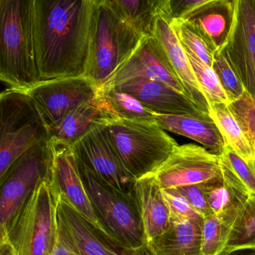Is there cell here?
<instances>
[{
  "instance_id": "6da1fadb",
  "label": "cell",
  "mask_w": 255,
  "mask_h": 255,
  "mask_svg": "<svg viewBox=\"0 0 255 255\" xmlns=\"http://www.w3.org/2000/svg\"><path fill=\"white\" fill-rule=\"evenodd\" d=\"M95 0H34L33 32L41 81L86 76Z\"/></svg>"
},
{
  "instance_id": "7a4b0ae2",
  "label": "cell",
  "mask_w": 255,
  "mask_h": 255,
  "mask_svg": "<svg viewBox=\"0 0 255 255\" xmlns=\"http://www.w3.org/2000/svg\"><path fill=\"white\" fill-rule=\"evenodd\" d=\"M34 0H0V79L26 91L41 82L33 32Z\"/></svg>"
},
{
  "instance_id": "3957f363",
  "label": "cell",
  "mask_w": 255,
  "mask_h": 255,
  "mask_svg": "<svg viewBox=\"0 0 255 255\" xmlns=\"http://www.w3.org/2000/svg\"><path fill=\"white\" fill-rule=\"evenodd\" d=\"M142 39L116 12L110 0H95L86 77L100 91L105 89Z\"/></svg>"
},
{
  "instance_id": "277c9868",
  "label": "cell",
  "mask_w": 255,
  "mask_h": 255,
  "mask_svg": "<svg viewBox=\"0 0 255 255\" xmlns=\"http://www.w3.org/2000/svg\"><path fill=\"white\" fill-rule=\"evenodd\" d=\"M102 129L135 180L153 174L179 145L156 122L139 123L114 119L103 125Z\"/></svg>"
},
{
  "instance_id": "5b68a950",
  "label": "cell",
  "mask_w": 255,
  "mask_h": 255,
  "mask_svg": "<svg viewBox=\"0 0 255 255\" xmlns=\"http://www.w3.org/2000/svg\"><path fill=\"white\" fill-rule=\"evenodd\" d=\"M0 179L25 152L46 140L50 130L26 91L8 89L0 95Z\"/></svg>"
},
{
  "instance_id": "8992f818",
  "label": "cell",
  "mask_w": 255,
  "mask_h": 255,
  "mask_svg": "<svg viewBox=\"0 0 255 255\" xmlns=\"http://www.w3.org/2000/svg\"><path fill=\"white\" fill-rule=\"evenodd\" d=\"M57 230L58 197L47 177L34 189L4 242L11 244L16 255H53Z\"/></svg>"
},
{
  "instance_id": "52a82bcc",
  "label": "cell",
  "mask_w": 255,
  "mask_h": 255,
  "mask_svg": "<svg viewBox=\"0 0 255 255\" xmlns=\"http://www.w3.org/2000/svg\"><path fill=\"white\" fill-rule=\"evenodd\" d=\"M78 162L86 190L111 241L122 249H137L146 245L134 194L126 195L109 187L79 159Z\"/></svg>"
},
{
  "instance_id": "ba28073f",
  "label": "cell",
  "mask_w": 255,
  "mask_h": 255,
  "mask_svg": "<svg viewBox=\"0 0 255 255\" xmlns=\"http://www.w3.org/2000/svg\"><path fill=\"white\" fill-rule=\"evenodd\" d=\"M52 147L50 139L34 146L20 156L0 179V243L38 183L50 177Z\"/></svg>"
},
{
  "instance_id": "9c48e42d",
  "label": "cell",
  "mask_w": 255,
  "mask_h": 255,
  "mask_svg": "<svg viewBox=\"0 0 255 255\" xmlns=\"http://www.w3.org/2000/svg\"><path fill=\"white\" fill-rule=\"evenodd\" d=\"M50 141L52 147L50 182L56 195L86 219L103 237L112 242L86 190L80 174L78 159L72 146L50 139Z\"/></svg>"
},
{
  "instance_id": "30bf717a",
  "label": "cell",
  "mask_w": 255,
  "mask_h": 255,
  "mask_svg": "<svg viewBox=\"0 0 255 255\" xmlns=\"http://www.w3.org/2000/svg\"><path fill=\"white\" fill-rule=\"evenodd\" d=\"M27 92L50 131L71 112L101 94L86 76L41 81Z\"/></svg>"
},
{
  "instance_id": "8fae6325",
  "label": "cell",
  "mask_w": 255,
  "mask_h": 255,
  "mask_svg": "<svg viewBox=\"0 0 255 255\" xmlns=\"http://www.w3.org/2000/svg\"><path fill=\"white\" fill-rule=\"evenodd\" d=\"M151 175L162 189L206 184L222 177L220 156L197 144L178 145Z\"/></svg>"
},
{
  "instance_id": "7c38bea8",
  "label": "cell",
  "mask_w": 255,
  "mask_h": 255,
  "mask_svg": "<svg viewBox=\"0 0 255 255\" xmlns=\"http://www.w3.org/2000/svg\"><path fill=\"white\" fill-rule=\"evenodd\" d=\"M102 126L73 144L77 159L101 183L121 193L133 195L136 180L122 163Z\"/></svg>"
},
{
  "instance_id": "4fadbf2b",
  "label": "cell",
  "mask_w": 255,
  "mask_h": 255,
  "mask_svg": "<svg viewBox=\"0 0 255 255\" xmlns=\"http://www.w3.org/2000/svg\"><path fill=\"white\" fill-rule=\"evenodd\" d=\"M227 51L246 92L255 98V0H234Z\"/></svg>"
},
{
  "instance_id": "5bb4252c",
  "label": "cell",
  "mask_w": 255,
  "mask_h": 255,
  "mask_svg": "<svg viewBox=\"0 0 255 255\" xmlns=\"http://www.w3.org/2000/svg\"><path fill=\"white\" fill-rule=\"evenodd\" d=\"M133 80L164 83L186 95L163 48L154 36L141 40L138 48L121 67L105 89L116 87Z\"/></svg>"
},
{
  "instance_id": "9a60e30c",
  "label": "cell",
  "mask_w": 255,
  "mask_h": 255,
  "mask_svg": "<svg viewBox=\"0 0 255 255\" xmlns=\"http://www.w3.org/2000/svg\"><path fill=\"white\" fill-rule=\"evenodd\" d=\"M113 88L129 94L145 108L157 114L210 116L186 95L164 83L133 80Z\"/></svg>"
},
{
  "instance_id": "2e32d148",
  "label": "cell",
  "mask_w": 255,
  "mask_h": 255,
  "mask_svg": "<svg viewBox=\"0 0 255 255\" xmlns=\"http://www.w3.org/2000/svg\"><path fill=\"white\" fill-rule=\"evenodd\" d=\"M153 36L163 48L186 96L210 116V105L194 75L187 55L171 26V20L162 13L158 16Z\"/></svg>"
},
{
  "instance_id": "e0dca14e",
  "label": "cell",
  "mask_w": 255,
  "mask_h": 255,
  "mask_svg": "<svg viewBox=\"0 0 255 255\" xmlns=\"http://www.w3.org/2000/svg\"><path fill=\"white\" fill-rule=\"evenodd\" d=\"M113 112L102 93L71 112L50 131V139L72 146L85 135L114 119Z\"/></svg>"
},
{
  "instance_id": "ac0fdd59",
  "label": "cell",
  "mask_w": 255,
  "mask_h": 255,
  "mask_svg": "<svg viewBox=\"0 0 255 255\" xmlns=\"http://www.w3.org/2000/svg\"><path fill=\"white\" fill-rule=\"evenodd\" d=\"M134 196L147 243L168 229L171 213L162 189L151 174L136 180Z\"/></svg>"
},
{
  "instance_id": "d6986e66",
  "label": "cell",
  "mask_w": 255,
  "mask_h": 255,
  "mask_svg": "<svg viewBox=\"0 0 255 255\" xmlns=\"http://www.w3.org/2000/svg\"><path fill=\"white\" fill-rule=\"evenodd\" d=\"M155 120L164 130L194 140L217 156L223 154L228 147L217 125L210 116L155 113Z\"/></svg>"
},
{
  "instance_id": "ffe728a7",
  "label": "cell",
  "mask_w": 255,
  "mask_h": 255,
  "mask_svg": "<svg viewBox=\"0 0 255 255\" xmlns=\"http://www.w3.org/2000/svg\"><path fill=\"white\" fill-rule=\"evenodd\" d=\"M58 218L66 228L78 255H122L123 249L103 237L59 197Z\"/></svg>"
},
{
  "instance_id": "44dd1931",
  "label": "cell",
  "mask_w": 255,
  "mask_h": 255,
  "mask_svg": "<svg viewBox=\"0 0 255 255\" xmlns=\"http://www.w3.org/2000/svg\"><path fill=\"white\" fill-rule=\"evenodd\" d=\"M171 219L165 233L146 243L151 255H203L202 225L190 219Z\"/></svg>"
},
{
  "instance_id": "7402d4cb",
  "label": "cell",
  "mask_w": 255,
  "mask_h": 255,
  "mask_svg": "<svg viewBox=\"0 0 255 255\" xmlns=\"http://www.w3.org/2000/svg\"><path fill=\"white\" fill-rule=\"evenodd\" d=\"M234 14V0H207L184 20L198 24L218 48L225 45Z\"/></svg>"
},
{
  "instance_id": "603a6c76",
  "label": "cell",
  "mask_w": 255,
  "mask_h": 255,
  "mask_svg": "<svg viewBox=\"0 0 255 255\" xmlns=\"http://www.w3.org/2000/svg\"><path fill=\"white\" fill-rule=\"evenodd\" d=\"M125 22L141 38L153 36L158 16L165 13L167 0H110Z\"/></svg>"
},
{
  "instance_id": "cb8c5ba5",
  "label": "cell",
  "mask_w": 255,
  "mask_h": 255,
  "mask_svg": "<svg viewBox=\"0 0 255 255\" xmlns=\"http://www.w3.org/2000/svg\"><path fill=\"white\" fill-rule=\"evenodd\" d=\"M210 117L217 125L228 147L252 166L254 162L252 147L229 106L223 104H211Z\"/></svg>"
},
{
  "instance_id": "d4e9b609",
  "label": "cell",
  "mask_w": 255,
  "mask_h": 255,
  "mask_svg": "<svg viewBox=\"0 0 255 255\" xmlns=\"http://www.w3.org/2000/svg\"><path fill=\"white\" fill-rule=\"evenodd\" d=\"M242 251H255V195H250L240 207L222 255Z\"/></svg>"
},
{
  "instance_id": "484cf974",
  "label": "cell",
  "mask_w": 255,
  "mask_h": 255,
  "mask_svg": "<svg viewBox=\"0 0 255 255\" xmlns=\"http://www.w3.org/2000/svg\"><path fill=\"white\" fill-rule=\"evenodd\" d=\"M171 25L183 48L213 67L215 53L219 48L207 33L196 23L184 19L171 20Z\"/></svg>"
},
{
  "instance_id": "4316f807",
  "label": "cell",
  "mask_w": 255,
  "mask_h": 255,
  "mask_svg": "<svg viewBox=\"0 0 255 255\" xmlns=\"http://www.w3.org/2000/svg\"><path fill=\"white\" fill-rule=\"evenodd\" d=\"M101 92L108 102L115 119L139 123L156 122L155 113L129 94L114 88L104 89Z\"/></svg>"
},
{
  "instance_id": "83f0119b",
  "label": "cell",
  "mask_w": 255,
  "mask_h": 255,
  "mask_svg": "<svg viewBox=\"0 0 255 255\" xmlns=\"http://www.w3.org/2000/svg\"><path fill=\"white\" fill-rule=\"evenodd\" d=\"M184 49V48H183ZM194 75L208 101L209 105L215 104H231L216 72L212 67L201 61L190 50L184 49Z\"/></svg>"
},
{
  "instance_id": "f1b7e54d",
  "label": "cell",
  "mask_w": 255,
  "mask_h": 255,
  "mask_svg": "<svg viewBox=\"0 0 255 255\" xmlns=\"http://www.w3.org/2000/svg\"><path fill=\"white\" fill-rule=\"evenodd\" d=\"M212 68L216 72L231 103L243 98L246 92V89L228 56L225 44L219 47L215 53Z\"/></svg>"
},
{
  "instance_id": "f546056e",
  "label": "cell",
  "mask_w": 255,
  "mask_h": 255,
  "mask_svg": "<svg viewBox=\"0 0 255 255\" xmlns=\"http://www.w3.org/2000/svg\"><path fill=\"white\" fill-rule=\"evenodd\" d=\"M231 225L215 215L204 218L201 226L203 255H222L228 244Z\"/></svg>"
},
{
  "instance_id": "4dcf8cb0",
  "label": "cell",
  "mask_w": 255,
  "mask_h": 255,
  "mask_svg": "<svg viewBox=\"0 0 255 255\" xmlns=\"http://www.w3.org/2000/svg\"><path fill=\"white\" fill-rule=\"evenodd\" d=\"M229 107L252 147L254 162L251 167L255 171V98L246 92L243 98L231 103Z\"/></svg>"
},
{
  "instance_id": "1f68e13d",
  "label": "cell",
  "mask_w": 255,
  "mask_h": 255,
  "mask_svg": "<svg viewBox=\"0 0 255 255\" xmlns=\"http://www.w3.org/2000/svg\"><path fill=\"white\" fill-rule=\"evenodd\" d=\"M220 156L246 192L250 195H255V171L253 168L229 147H226Z\"/></svg>"
},
{
  "instance_id": "d6a6232c",
  "label": "cell",
  "mask_w": 255,
  "mask_h": 255,
  "mask_svg": "<svg viewBox=\"0 0 255 255\" xmlns=\"http://www.w3.org/2000/svg\"><path fill=\"white\" fill-rule=\"evenodd\" d=\"M162 195L169 208L171 218L190 219L198 223L203 224L204 218L198 214L175 189H162Z\"/></svg>"
},
{
  "instance_id": "836d02e7",
  "label": "cell",
  "mask_w": 255,
  "mask_h": 255,
  "mask_svg": "<svg viewBox=\"0 0 255 255\" xmlns=\"http://www.w3.org/2000/svg\"><path fill=\"white\" fill-rule=\"evenodd\" d=\"M180 195H183L191 207L203 218L213 215L207 203L202 185H192L176 188Z\"/></svg>"
},
{
  "instance_id": "e575fe53",
  "label": "cell",
  "mask_w": 255,
  "mask_h": 255,
  "mask_svg": "<svg viewBox=\"0 0 255 255\" xmlns=\"http://www.w3.org/2000/svg\"><path fill=\"white\" fill-rule=\"evenodd\" d=\"M207 0H168L167 17L170 20L186 19Z\"/></svg>"
},
{
  "instance_id": "d590c367",
  "label": "cell",
  "mask_w": 255,
  "mask_h": 255,
  "mask_svg": "<svg viewBox=\"0 0 255 255\" xmlns=\"http://www.w3.org/2000/svg\"><path fill=\"white\" fill-rule=\"evenodd\" d=\"M53 255H78L77 249L63 224L58 218L57 237Z\"/></svg>"
},
{
  "instance_id": "8d00e7d4",
  "label": "cell",
  "mask_w": 255,
  "mask_h": 255,
  "mask_svg": "<svg viewBox=\"0 0 255 255\" xmlns=\"http://www.w3.org/2000/svg\"><path fill=\"white\" fill-rule=\"evenodd\" d=\"M122 255H151V254L149 252L147 246L144 245L137 249H123Z\"/></svg>"
},
{
  "instance_id": "74e56055",
  "label": "cell",
  "mask_w": 255,
  "mask_h": 255,
  "mask_svg": "<svg viewBox=\"0 0 255 255\" xmlns=\"http://www.w3.org/2000/svg\"><path fill=\"white\" fill-rule=\"evenodd\" d=\"M1 249H0V255H16L12 246H11L8 241L0 243Z\"/></svg>"
},
{
  "instance_id": "f35d334b",
  "label": "cell",
  "mask_w": 255,
  "mask_h": 255,
  "mask_svg": "<svg viewBox=\"0 0 255 255\" xmlns=\"http://www.w3.org/2000/svg\"><path fill=\"white\" fill-rule=\"evenodd\" d=\"M228 255H255V251H242V252H234Z\"/></svg>"
}]
</instances>
